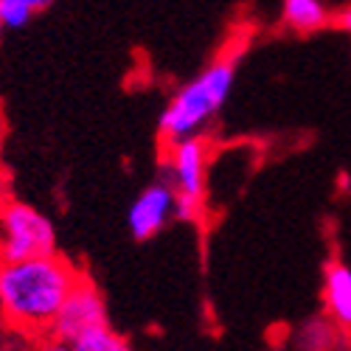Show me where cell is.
<instances>
[{
    "label": "cell",
    "instance_id": "cell-12",
    "mask_svg": "<svg viewBox=\"0 0 351 351\" xmlns=\"http://www.w3.org/2000/svg\"><path fill=\"white\" fill-rule=\"evenodd\" d=\"M335 25L351 34V3H348V6H343V9L335 14Z\"/></svg>",
    "mask_w": 351,
    "mask_h": 351
},
{
    "label": "cell",
    "instance_id": "cell-11",
    "mask_svg": "<svg viewBox=\"0 0 351 351\" xmlns=\"http://www.w3.org/2000/svg\"><path fill=\"white\" fill-rule=\"evenodd\" d=\"M48 0H3L0 6V28H23Z\"/></svg>",
    "mask_w": 351,
    "mask_h": 351
},
{
    "label": "cell",
    "instance_id": "cell-7",
    "mask_svg": "<svg viewBox=\"0 0 351 351\" xmlns=\"http://www.w3.org/2000/svg\"><path fill=\"white\" fill-rule=\"evenodd\" d=\"M324 309H326V317L343 335H351V267L340 258L326 261Z\"/></svg>",
    "mask_w": 351,
    "mask_h": 351
},
{
    "label": "cell",
    "instance_id": "cell-16",
    "mask_svg": "<svg viewBox=\"0 0 351 351\" xmlns=\"http://www.w3.org/2000/svg\"><path fill=\"white\" fill-rule=\"evenodd\" d=\"M0 6H3V0H0Z\"/></svg>",
    "mask_w": 351,
    "mask_h": 351
},
{
    "label": "cell",
    "instance_id": "cell-10",
    "mask_svg": "<svg viewBox=\"0 0 351 351\" xmlns=\"http://www.w3.org/2000/svg\"><path fill=\"white\" fill-rule=\"evenodd\" d=\"M71 351H135L127 337H121L112 326L96 329V332H87L79 340L71 343Z\"/></svg>",
    "mask_w": 351,
    "mask_h": 351
},
{
    "label": "cell",
    "instance_id": "cell-2",
    "mask_svg": "<svg viewBox=\"0 0 351 351\" xmlns=\"http://www.w3.org/2000/svg\"><path fill=\"white\" fill-rule=\"evenodd\" d=\"M237 65L239 56H219L169 99L158 121V130L169 146L197 138V132L222 110L237 82Z\"/></svg>",
    "mask_w": 351,
    "mask_h": 351
},
{
    "label": "cell",
    "instance_id": "cell-3",
    "mask_svg": "<svg viewBox=\"0 0 351 351\" xmlns=\"http://www.w3.org/2000/svg\"><path fill=\"white\" fill-rule=\"evenodd\" d=\"M43 256H56L53 222L25 202H6L0 208V261Z\"/></svg>",
    "mask_w": 351,
    "mask_h": 351
},
{
    "label": "cell",
    "instance_id": "cell-13",
    "mask_svg": "<svg viewBox=\"0 0 351 351\" xmlns=\"http://www.w3.org/2000/svg\"><path fill=\"white\" fill-rule=\"evenodd\" d=\"M43 351H71V343H62V340H48L45 346H43Z\"/></svg>",
    "mask_w": 351,
    "mask_h": 351
},
{
    "label": "cell",
    "instance_id": "cell-6",
    "mask_svg": "<svg viewBox=\"0 0 351 351\" xmlns=\"http://www.w3.org/2000/svg\"><path fill=\"white\" fill-rule=\"evenodd\" d=\"M174 189L166 180H158L152 186H146L127 208V228L132 233V239L146 242L158 237V233L174 219Z\"/></svg>",
    "mask_w": 351,
    "mask_h": 351
},
{
    "label": "cell",
    "instance_id": "cell-9",
    "mask_svg": "<svg viewBox=\"0 0 351 351\" xmlns=\"http://www.w3.org/2000/svg\"><path fill=\"white\" fill-rule=\"evenodd\" d=\"M284 23L295 32H317L329 25V9L324 0H284Z\"/></svg>",
    "mask_w": 351,
    "mask_h": 351
},
{
    "label": "cell",
    "instance_id": "cell-1",
    "mask_svg": "<svg viewBox=\"0 0 351 351\" xmlns=\"http://www.w3.org/2000/svg\"><path fill=\"white\" fill-rule=\"evenodd\" d=\"M79 281L82 276L62 256L0 261V312L20 329H51Z\"/></svg>",
    "mask_w": 351,
    "mask_h": 351
},
{
    "label": "cell",
    "instance_id": "cell-14",
    "mask_svg": "<svg viewBox=\"0 0 351 351\" xmlns=\"http://www.w3.org/2000/svg\"><path fill=\"white\" fill-rule=\"evenodd\" d=\"M3 141H6L3 138V119H0V158H3Z\"/></svg>",
    "mask_w": 351,
    "mask_h": 351
},
{
    "label": "cell",
    "instance_id": "cell-15",
    "mask_svg": "<svg viewBox=\"0 0 351 351\" xmlns=\"http://www.w3.org/2000/svg\"><path fill=\"white\" fill-rule=\"evenodd\" d=\"M0 34H3V28H0Z\"/></svg>",
    "mask_w": 351,
    "mask_h": 351
},
{
    "label": "cell",
    "instance_id": "cell-8",
    "mask_svg": "<svg viewBox=\"0 0 351 351\" xmlns=\"http://www.w3.org/2000/svg\"><path fill=\"white\" fill-rule=\"evenodd\" d=\"M343 337L346 335L332 324L326 315H315V317L304 320L292 340H295V346L301 351H337Z\"/></svg>",
    "mask_w": 351,
    "mask_h": 351
},
{
    "label": "cell",
    "instance_id": "cell-4",
    "mask_svg": "<svg viewBox=\"0 0 351 351\" xmlns=\"http://www.w3.org/2000/svg\"><path fill=\"white\" fill-rule=\"evenodd\" d=\"M206 166L208 149L199 135L169 146L166 160V183L174 189V219L197 222L202 214V199H206Z\"/></svg>",
    "mask_w": 351,
    "mask_h": 351
},
{
    "label": "cell",
    "instance_id": "cell-5",
    "mask_svg": "<svg viewBox=\"0 0 351 351\" xmlns=\"http://www.w3.org/2000/svg\"><path fill=\"white\" fill-rule=\"evenodd\" d=\"M104 326H110V320H107V304L101 298V292L90 281L82 278L68 295V301L62 304L60 315L53 317L51 335L62 343H73L82 335L104 329Z\"/></svg>",
    "mask_w": 351,
    "mask_h": 351
}]
</instances>
